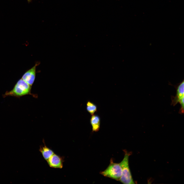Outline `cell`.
Segmentation results:
<instances>
[{"instance_id": "7", "label": "cell", "mask_w": 184, "mask_h": 184, "mask_svg": "<svg viewBox=\"0 0 184 184\" xmlns=\"http://www.w3.org/2000/svg\"><path fill=\"white\" fill-rule=\"evenodd\" d=\"M39 151L44 158L46 161L54 153L53 151L47 147L44 143L43 145L40 146Z\"/></svg>"}, {"instance_id": "8", "label": "cell", "mask_w": 184, "mask_h": 184, "mask_svg": "<svg viewBox=\"0 0 184 184\" xmlns=\"http://www.w3.org/2000/svg\"><path fill=\"white\" fill-rule=\"evenodd\" d=\"M93 132H97L99 130L100 119L99 117L96 115H92L90 120Z\"/></svg>"}, {"instance_id": "6", "label": "cell", "mask_w": 184, "mask_h": 184, "mask_svg": "<svg viewBox=\"0 0 184 184\" xmlns=\"http://www.w3.org/2000/svg\"><path fill=\"white\" fill-rule=\"evenodd\" d=\"M176 94L175 97L172 98V105L174 106L179 102L184 97V81L183 80L177 87Z\"/></svg>"}, {"instance_id": "2", "label": "cell", "mask_w": 184, "mask_h": 184, "mask_svg": "<svg viewBox=\"0 0 184 184\" xmlns=\"http://www.w3.org/2000/svg\"><path fill=\"white\" fill-rule=\"evenodd\" d=\"M124 152L125 153L124 158L120 163L122 168V174L119 181L124 184H134L129 165V157L131 153L125 150Z\"/></svg>"}, {"instance_id": "4", "label": "cell", "mask_w": 184, "mask_h": 184, "mask_svg": "<svg viewBox=\"0 0 184 184\" xmlns=\"http://www.w3.org/2000/svg\"><path fill=\"white\" fill-rule=\"evenodd\" d=\"M64 160L63 157L54 153L47 161L50 167L62 169L63 167Z\"/></svg>"}, {"instance_id": "10", "label": "cell", "mask_w": 184, "mask_h": 184, "mask_svg": "<svg viewBox=\"0 0 184 184\" xmlns=\"http://www.w3.org/2000/svg\"><path fill=\"white\" fill-rule=\"evenodd\" d=\"M179 102L181 106L179 112L182 113L183 112L184 110V97L180 100Z\"/></svg>"}, {"instance_id": "3", "label": "cell", "mask_w": 184, "mask_h": 184, "mask_svg": "<svg viewBox=\"0 0 184 184\" xmlns=\"http://www.w3.org/2000/svg\"><path fill=\"white\" fill-rule=\"evenodd\" d=\"M104 176L116 180H119L122 174V168L120 163H116L111 159L110 164L104 171L100 172Z\"/></svg>"}, {"instance_id": "11", "label": "cell", "mask_w": 184, "mask_h": 184, "mask_svg": "<svg viewBox=\"0 0 184 184\" xmlns=\"http://www.w3.org/2000/svg\"><path fill=\"white\" fill-rule=\"evenodd\" d=\"M27 0L28 1V2L29 3L31 1V0Z\"/></svg>"}, {"instance_id": "1", "label": "cell", "mask_w": 184, "mask_h": 184, "mask_svg": "<svg viewBox=\"0 0 184 184\" xmlns=\"http://www.w3.org/2000/svg\"><path fill=\"white\" fill-rule=\"evenodd\" d=\"M31 89V86L21 78L18 81L12 90L6 91L3 96L20 97L30 94Z\"/></svg>"}, {"instance_id": "9", "label": "cell", "mask_w": 184, "mask_h": 184, "mask_svg": "<svg viewBox=\"0 0 184 184\" xmlns=\"http://www.w3.org/2000/svg\"><path fill=\"white\" fill-rule=\"evenodd\" d=\"M86 109L87 111L91 115L94 114L97 111V106L93 103L88 101L86 103Z\"/></svg>"}, {"instance_id": "5", "label": "cell", "mask_w": 184, "mask_h": 184, "mask_svg": "<svg viewBox=\"0 0 184 184\" xmlns=\"http://www.w3.org/2000/svg\"><path fill=\"white\" fill-rule=\"evenodd\" d=\"M39 63L37 62L31 68L27 71L23 75L22 78L28 84L32 86L34 82L36 75V68Z\"/></svg>"}]
</instances>
